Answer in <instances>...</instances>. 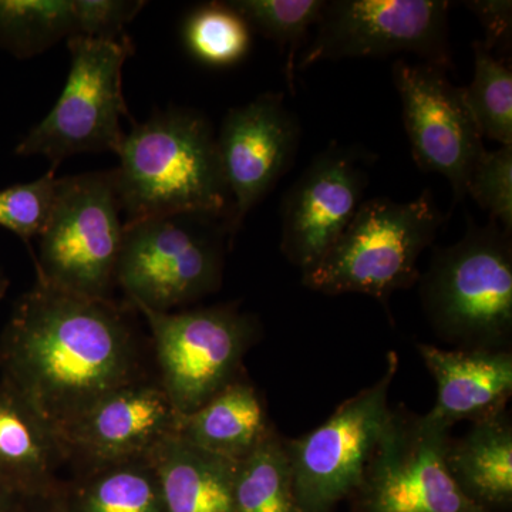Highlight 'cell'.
Here are the masks:
<instances>
[{
    "instance_id": "obj_7",
    "label": "cell",
    "mask_w": 512,
    "mask_h": 512,
    "mask_svg": "<svg viewBox=\"0 0 512 512\" xmlns=\"http://www.w3.org/2000/svg\"><path fill=\"white\" fill-rule=\"evenodd\" d=\"M70 70L59 100L45 119L20 141L18 156H43L56 170L66 158L82 153H116L127 116L123 66L133 52L130 40L72 37L67 40Z\"/></svg>"
},
{
    "instance_id": "obj_3",
    "label": "cell",
    "mask_w": 512,
    "mask_h": 512,
    "mask_svg": "<svg viewBox=\"0 0 512 512\" xmlns=\"http://www.w3.org/2000/svg\"><path fill=\"white\" fill-rule=\"evenodd\" d=\"M417 284L424 315L443 342L511 350L512 234L500 224L468 221L460 241L434 249Z\"/></svg>"
},
{
    "instance_id": "obj_26",
    "label": "cell",
    "mask_w": 512,
    "mask_h": 512,
    "mask_svg": "<svg viewBox=\"0 0 512 512\" xmlns=\"http://www.w3.org/2000/svg\"><path fill=\"white\" fill-rule=\"evenodd\" d=\"M249 29L288 49L286 76L292 84L296 53L312 26L318 25L326 0H229Z\"/></svg>"
},
{
    "instance_id": "obj_20",
    "label": "cell",
    "mask_w": 512,
    "mask_h": 512,
    "mask_svg": "<svg viewBox=\"0 0 512 512\" xmlns=\"http://www.w3.org/2000/svg\"><path fill=\"white\" fill-rule=\"evenodd\" d=\"M274 429L258 390L239 376L200 409L180 416L177 434L201 450L239 461Z\"/></svg>"
},
{
    "instance_id": "obj_17",
    "label": "cell",
    "mask_w": 512,
    "mask_h": 512,
    "mask_svg": "<svg viewBox=\"0 0 512 512\" xmlns=\"http://www.w3.org/2000/svg\"><path fill=\"white\" fill-rule=\"evenodd\" d=\"M67 463L59 430L6 380H0V481L29 503L60 490Z\"/></svg>"
},
{
    "instance_id": "obj_28",
    "label": "cell",
    "mask_w": 512,
    "mask_h": 512,
    "mask_svg": "<svg viewBox=\"0 0 512 512\" xmlns=\"http://www.w3.org/2000/svg\"><path fill=\"white\" fill-rule=\"evenodd\" d=\"M467 195L512 234V146L485 150L468 178Z\"/></svg>"
},
{
    "instance_id": "obj_33",
    "label": "cell",
    "mask_w": 512,
    "mask_h": 512,
    "mask_svg": "<svg viewBox=\"0 0 512 512\" xmlns=\"http://www.w3.org/2000/svg\"><path fill=\"white\" fill-rule=\"evenodd\" d=\"M9 282L6 279H0V298L6 293V289H8Z\"/></svg>"
},
{
    "instance_id": "obj_1",
    "label": "cell",
    "mask_w": 512,
    "mask_h": 512,
    "mask_svg": "<svg viewBox=\"0 0 512 512\" xmlns=\"http://www.w3.org/2000/svg\"><path fill=\"white\" fill-rule=\"evenodd\" d=\"M137 346L113 302L36 281L0 339L2 379L57 430L104 394L138 379Z\"/></svg>"
},
{
    "instance_id": "obj_31",
    "label": "cell",
    "mask_w": 512,
    "mask_h": 512,
    "mask_svg": "<svg viewBox=\"0 0 512 512\" xmlns=\"http://www.w3.org/2000/svg\"><path fill=\"white\" fill-rule=\"evenodd\" d=\"M30 504L0 481V512H29Z\"/></svg>"
},
{
    "instance_id": "obj_24",
    "label": "cell",
    "mask_w": 512,
    "mask_h": 512,
    "mask_svg": "<svg viewBox=\"0 0 512 512\" xmlns=\"http://www.w3.org/2000/svg\"><path fill=\"white\" fill-rule=\"evenodd\" d=\"M473 53V82L463 87L468 110L481 136L512 146L511 67L483 40L473 43Z\"/></svg>"
},
{
    "instance_id": "obj_21",
    "label": "cell",
    "mask_w": 512,
    "mask_h": 512,
    "mask_svg": "<svg viewBox=\"0 0 512 512\" xmlns=\"http://www.w3.org/2000/svg\"><path fill=\"white\" fill-rule=\"evenodd\" d=\"M62 495L69 512H167L148 458L86 470Z\"/></svg>"
},
{
    "instance_id": "obj_2",
    "label": "cell",
    "mask_w": 512,
    "mask_h": 512,
    "mask_svg": "<svg viewBox=\"0 0 512 512\" xmlns=\"http://www.w3.org/2000/svg\"><path fill=\"white\" fill-rule=\"evenodd\" d=\"M116 154L114 184L124 225L173 215L231 222L217 136L204 114L188 109L157 114L124 134Z\"/></svg>"
},
{
    "instance_id": "obj_9",
    "label": "cell",
    "mask_w": 512,
    "mask_h": 512,
    "mask_svg": "<svg viewBox=\"0 0 512 512\" xmlns=\"http://www.w3.org/2000/svg\"><path fill=\"white\" fill-rule=\"evenodd\" d=\"M397 372L399 357L390 352L376 383L345 400L315 430L284 440L303 512H332L356 490L392 417L389 392Z\"/></svg>"
},
{
    "instance_id": "obj_6",
    "label": "cell",
    "mask_w": 512,
    "mask_h": 512,
    "mask_svg": "<svg viewBox=\"0 0 512 512\" xmlns=\"http://www.w3.org/2000/svg\"><path fill=\"white\" fill-rule=\"evenodd\" d=\"M124 222L113 171L59 178L36 258L37 281L109 301Z\"/></svg>"
},
{
    "instance_id": "obj_14",
    "label": "cell",
    "mask_w": 512,
    "mask_h": 512,
    "mask_svg": "<svg viewBox=\"0 0 512 512\" xmlns=\"http://www.w3.org/2000/svg\"><path fill=\"white\" fill-rule=\"evenodd\" d=\"M299 141L301 124L282 93L261 94L228 111L217 146L232 201V239L252 208L292 168Z\"/></svg>"
},
{
    "instance_id": "obj_16",
    "label": "cell",
    "mask_w": 512,
    "mask_h": 512,
    "mask_svg": "<svg viewBox=\"0 0 512 512\" xmlns=\"http://www.w3.org/2000/svg\"><path fill=\"white\" fill-rule=\"evenodd\" d=\"M416 348L437 384L436 403L424 414L431 423L451 431L460 421L474 423L507 410L511 350H444L430 343Z\"/></svg>"
},
{
    "instance_id": "obj_5",
    "label": "cell",
    "mask_w": 512,
    "mask_h": 512,
    "mask_svg": "<svg viewBox=\"0 0 512 512\" xmlns=\"http://www.w3.org/2000/svg\"><path fill=\"white\" fill-rule=\"evenodd\" d=\"M229 244L225 218L173 215L124 225L116 284L137 311L174 312L220 289Z\"/></svg>"
},
{
    "instance_id": "obj_22",
    "label": "cell",
    "mask_w": 512,
    "mask_h": 512,
    "mask_svg": "<svg viewBox=\"0 0 512 512\" xmlns=\"http://www.w3.org/2000/svg\"><path fill=\"white\" fill-rule=\"evenodd\" d=\"M284 440L274 429L251 454L237 461L234 512H303Z\"/></svg>"
},
{
    "instance_id": "obj_29",
    "label": "cell",
    "mask_w": 512,
    "mask_h": 512,
    "mask_svg": "<svg viewBox=\"0 0 512 512\" xmlns=\"http://www.w3.org/2000/svg\"><path fill=\"white\" fill-rule=\"evenodd\" d=\"M146 2L140 0H73L74 36L86 39L127 42L124 28Z\"/></svg>"
},
{
    "instance_id": "obj_11",
    "label": "cell",
    "mask_w": 512,
    "mask_h": 512,
    "mask_svg": "<svg viewBox=\"0 0 512 512\" xmlns=\"http://www.w3.org/2000/svg\"><path fill=\"white\" fill-rule=\"evenodd\" d=\"M450 6L447 0H326L298 69L400 53L450 69Z\"/></svg>"
},
{
    "instance_id": "obj_27",
    "label": "cell",
    "mask_w": 512,
    "mask_h": 512,
    "mask_svg": "<svg viewBox=\"0 0 512 512\" xmlns=\"http://www.w3.org/2000/svg\"><path fill=\"white\" fill-rule=\"evenodd\" d=\"M57 183L56 170H50L32 183L0 190V227L18 235L26 244L39 237L49 220Z\"/></svg>"
},
{
    "instance_id": "obj_32",
    "label": "cell",
    "mask_w": 512,
    "mask_h": 512,
    "mask_svg": "<svg viewBox=\"0 0 512 512\" xmlns=\"http://www.w3.org/2000/svg\"><path fill=\"white\" fill-rule=\"evenodd\" d=\"M29 512H69V510L64 504L62 490H59L42 500L33 501Z\"/></svg>"
},
{
    "instance_id": "obj_10",
    "label": "cell",
    "mask_w": 512,
    "mask_h": 512,
    "mask_svg": "<svg viewBox=\"0 0 512 512\" xmlns=\"http://www.w3.org/2000/svg\"><path fill=\"white\" fill-rule=\"evenodd\" d=\"M450 431L403 407L392 412L362 481L352 512H488L468 500L448 474Z\"/></svg>"
},
{
    "instance_id": "obj_18",
    "label": "cell",
    "mask_w": 512,
    "mask_h": 512,
    "mask_svg": "<svg viewBox=\"0 0 512 512\" xmlns=\"http://www.w3.org/2000/svg\"><path fill=\"white\" fill-rule=\"evenodd\" d=\"M448 474L468 500L488 512L512 508V423L507 410L471 423L460 439L448 440Z\"/></svg>"
},
{
    "instance_id": "obj_12",
    "label": "cell",
    "mask_w": 512,
    "mask_h": 512,
    "mask_svg": "<svg viewBox=\"0 0 512 512\" xmlns=\"http://www.w3.org/2000/svg\"><path fill=\"white\" fill-rule=\"evenodd\" d=\"M447 70L433 63L397 60L392 76L414 163L424 173L443 175L456 205L467 197L468 178L485 147L463 87L448 80Z\"/></svg>"
},
{
    "instance_id": "obj_19",
    "label": "cell",
    "mask_w": 512,
    "mask_h": 512,
    "mask_svg": "<svg viewBox=\"0 0 512 512\" xmlns=\"http://www.w3.org/2000/svg\"><path fill=\"white\" fill-rule=\"evenodd\" d=\"M147 458L160 480L167 512H234L237 461L192 446L177 433Z\"/></svg>"
},
{
    "instance_id": "obj_4",
    "label": "cell",
    "mask_w": 512,
    "mask_h": 512,
    "mask_svg": "<svg viewBox=\"0 0 512 512\" xmlns=\"http://www.w3.org/2000/svg\"><path fill=\"white\" fill-rule=\"evenodd\" d=\"M443 222L430 190L407 202L363 201L332 248L302 272V285L325 295L372 296L387 309L394 292L419 282L417 262Z\"/></svg>"
},
{
    "instance_id": "obj_25",
    "label": "cell",
    "mask_w": 512,
    "mask_h": 512,
    "mask_svg": "<svg viewBox=\"0 0 512 512\" xmlns=\"http://www.w3.org/2000/svg\"><path fill=\"white\" fill-rule=\"evenodd\" d=\"M183 33L188 52L207 66H234L251 49L248 23L227 2L195 9L185 20Z\"/></svg>"
},
{
    "instance_id": "obj_30",
    "label": "cell",
    "mask_w": 512,
    "mask_h": 512,
    "mask_svg": "<svg viewBox=\"0 0 512 512\" xmlns=\"http://www.w3.org/2000/svg\"><path fill=\"white\" fill-rule=\"evenodd\" d=\"M485 30L483 42L491 50L498 46H507L511 39L512 28V3L505 0H474L464 2Z\"/></svg>"
},
{
    "instance_id": "obj_23",
    "label": "cell",
    "mask_w": 512,
    "mask_h": 512,
    "mask_svg": "<svg viewBox=\"0 0 512 512\" xmlns=\"http://www.w3.org/2000/svg\"><path fill=\"white\" fill-rule=\"evenodd\" d=\"M73 36V0H0V47L19 59Z\"/></svg>"
},
{
    "instance_id": "obj_15",
    "label": "cell",
    "mask_w": 512,
    "mask_h": 512,
    "mask_svg": "<svg viewBox=\"0 0 512 512\" xmlns=\"http://www.w3.org/2000/svg\"><path fill=\"white\" fill-rule=\"evenodd\" d=\"M178 421L161 384L136 379L104 394L59 433L67 461L86 471L147 458L177 433Z\"/></svg>"
},
{
    "instance_id": "obj_8",
    "label": "cell",
    "mask_w": 512,
    "mask_h": 512,
    "mask_svg": "<svg viewBox=\"0 0 512 512\" xmlns=\"http://www.w3.org/2000/svg\"><path fill=\"white\" fill-rule=\"evenodd\" d=\"M138 312L153 336L161 387L180 416L200 409L241 376L242 360L259 335L255 316L235 305Z\"/></svg>"
},
{
    "instance_id": "obj_13",
    "label": "cell",
    "mask_w": 512,
    "mask_h": 512,
    "mask_svg": "<svg viewBox=\"0 0 512 512\" xmlns=\"http://www.w3.org/2000/svg\"><path fill=\"white\" fill-rule=\"evenodd\" d=\"M369 153L330 144L286 192L281 207V251L308 271L338 241L363 204Z\"/></svg>"
}]
</instances>
